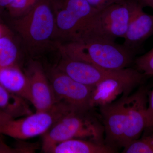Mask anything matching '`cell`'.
<instances>
[{"instance_id":"25","label":"cell","mask_w":153,"mask_h":153,"mask_svg":"<svg viewBox=\"0 0 153 153\" xmlns=\"http://www.w3.org/2000/svg\"><path fill=\"white\" fill-rule=\"evenodd\" d=\"M11 116L10 115L7 114L4 111H2L0 110V124L2 122L7 119V118L10 117Z\"/></svg>"},{"instance_id":"20","label":"cell","mask_w":153,"mask_h":153,"mask_svg":"<svg viewBox=\"0 0 153 153\" xmlns=\"http://www.w3.org/2000/svg\"><path fill=\"white\" fill-rule=\"evenodd\" d=\"M145 130L153 131V88L148 94V102L146 111V126Z\"/></svg>"},{"instance_id":"9","label":"cell","mask_w":153,"mask_h":153,"mask_svg":"<svg viewBox=\"0 0 153 153\" xmlns=\"http://www.w3.org/2000/svg\"><path fill=\"white\" fill-rule=\"evenodd\" d=\"M129 94L123 95L116 101L100 105L105 143L115 149L123 147L126 126L127 98Z\"/></svg>"},{"instance_id":"14","label":"cell","mask_w":153,"mask_h":153,"mask_svg":"<svg viewBox=\"0 0 153 153\" xmlns=\"http://www.w3.org/2000/svg\"><path fill=\"white\" fill-rule=\"evenodd\" d=\"M117 151L105 144L71 139L59 143L51 150V153H114Z\"/></svg>"},{"instance_id":"16","label":"cell","mask_w":153,"mask_h":153,"mask_svg":"<svg viewBox=\"0 0 153 153\" xmlns=\"http://www.w3.org/2000/svg\"><path fill=\"white\" fill-rule=\"evenodd\" d=\"M19 49L12 33L0 38V69L17 65Z\"/></svg>"},{"instance_id":"18","label":"cell","mask_w":153,"mask_h":153,"mask_svg":"<svg viewBox=\"0 0 153 153\" xmlns=\"http://www.w3.org/2000/svg\"><path fill=\"white\" fill-rule=\"evenodd\" d=\"M123 153H153V133L132 142L123 148Z\"/></svg>"},{"instance_id":"22","label":"cell","mask_w":153,"mask_h":153,"mask_svg":"<svg viewBox=\"0 0 153 153\" xmlns=\"http://www.w3.org/2000/svg\"><path fill=\"white\" fill-rule=\"evenodd\" d=\"M13 0H0V18L4 11Z\"/></svg>"},{"instance_id":"15","label":"cell","mask_w":153,"mask_h":153,"mask_svg":"<svg viewBox=\"0 0 153 153\" xmlns=\"http://www.w3.org/2000/svg\"><path fill=\"white\" fill-rule=\"evenodd\" d=\"M24 100L0 84V110L14 118L31 114V111Z\"/></svg>"},{"instance_id":"1","label":"cell","mask_w":153,"mask_h":153,"mask_svg":"<svg viewBox=\"0 0 153 153\" xmlns=\"http://www.w3.org/2000/svg\"><path fill=\"white\" fill-rule=\"evenodd\" d=\"M62 56L93 64L107 70L128 68L134 60V53L114 41L89 40L59 43Z\"/></svg>"},{"instance_id":"13","label":"cell","mask_w":153,"mask_h":153,"mask_svg":"<svg viewBox=\"0 0 153 153\" xmlns=\"http://www.w3.org/2000/svg\"><path fill=\"white\" fill-rule=\"evenodd\" d=\"M0 84L11 93L32 103L28 76L18 65L0 69Z\"/></svg>"},{"instance_id":"7","label":"cell","mask_w":153,"mask_h":153,"mask_svg":"<svg viewBox=\"0 0 153 153\" xmlns=\"http://www.w3.org/2000/svg\"><path fill=\"white\" fill-rule=\"evenodd\" d=\"M57 68L76 82L92 88L108 79L128 80L131 75V70L129 68L107 70L63 56Z\"/></svg>"},{"instance_id":"12","label":"cell","mask_w":153,"mask_h":153,"mask_svg":"<svg viewBox=\"0 0 153 153\" xmlns=\"http://www.w3.org/2000/svg\"><path fill=\"white\" fill-rule=\"evenodd\" d=\"M26 74L30 82L32 104L36 111H46L52 109L58 102L41 66L37 63H33Z\"/></svg>"},{"instance_id":"23","label":"cell","mask_w":153,"mask_h":153,"mask_svg":"<svg viewBox=\"0 0 153 153\" xmlns=\"http://www.w3.org/2000/svg\"><path fill=\"white\" fill-rule=\"evenodd\" d=\"M12 33L8 27L0 23V38Z\"/></svg>"},{"instance_id":"19","label":"cell","mask_w":153,"mask_h":153,"mask_svg":"<svg viewBox=\"0 0 153 153\" xmlns=\"http://www.w3.org/2000/svg\"><path fill=\"white\" fill-rule=\"evenodd\" d=\"M137 69L145 76H153V47L134 60Z\"/></svg>"},{"instance_id":"10","label":"cell","mask_w":153,"mask_h":153,"mask_svg":"<svg viewBox=\"0 0 153 153\" xmlns=\"http://www.w3.org/2000/svg\"><path fill=\"white\" fill-rule=\"evenodd\" d=\"M149 92L142 86L127 98L126 126L123 141V148L139 138L146 126V111Z\"/></svg>"},{"instance_id":"2","label":"cell","mask_w":153,"mask_h":153,"mask_svg":"<svg viewBox=\"0 0 153 153\" xmlns=\"http://www.w3.org/2000/svg\"><path fill=\"white\" fill-rule=\"evenodd\" d=\"M10 24L30 51L34 52L44 49L55 38L53 0H40L24 16L11 19Z\"/></svg>"},{"instance_id":"21","label":"cell","mask_w":153,"mask_h":153,"mask_svg":"<svg viewBox=\"0 0 153 153\" xmlns=\"http://www.w3.org/2000/svg\"><path fill=\"white\" fill-rule=\"evenodd\" d=\"M92 7L99 10L112 4L123 1V0H86Z\"/></svg>"},{"instance_id":"5","label":"cell","mask_w":153,"mask_h":153,"mask_svg":"<svg viewBox=\"0 0 153 153\" xmlns=\"http://www.w3.org/2000/svg\"><path fill=\"white\" fill-rule=\"evenodd\" d=\"M55 11V38L59 43L81 40L91 17L97 10L86 0H53Z\"/></svg>"},{"instance_id":"4","label":"cell","mask_w":153,"mask_h":153,"mask_svg":"<svg viewBox=\"0 0 153 153\" xmlns=\"http://www.w3.org/2000/svg\"><path fill=\"white\" fill-rule=\"evenodd\" d=\"M130 1H122L96 11L89 19L81 41H114L123 38L130 16Z\"/></svg>"},{"instance_id":"6","label":"cell","mask_w":153,"mask_h":153,"mask_svg":"<svg viewBox=\"0 0 153 153\" xmlns=\"http://www.w3.org/2000/svg\"><path fill=\"white\" fill-rule=\"evenodd\" d=\"M74 108L64 102H58L47 111H36L18 119L8 117L0 124V134L20 140L43 135L61 117Z\"/></svg>"},{"instance_id":"17","label":"cell","mask_w":153,"mask_h":153,"mask_svg":"<svg viewBox=\"0 0 153 153\" xmlns=\"http://www.w3.org/2000/svg\"><path fill=\"white\" fill-rule=\"evenodd\" d=\"M40 0H13L5 11L11 19L24 16L33 9Z\"/></svg>"},{"instance_id":"26","label":"cell","mask_w":153,"mask_h":153,"mask_svg":"<svg viewBox=\"0 0 153 153\" xmlns=\"http://www.w3.org/2000/svg\"><path fill=\"white\" fill-rule=\"evenodd\" d=\"M60 1H63V0H60Z\"/></svg>"},{"instance_id":"3","label":"cell","mask_w":153,"mask_h":153,"mask_svg":"<svg viewBox=\"0 0 153 153\" xmlns=\"http://www.w3.org/2000/svg\"><path fill=\"white\" fill-rule=\"evenodd\" d=\"M89 111L74 109L61 117L43 134L42 150L50 151L59 143L76 138H88L91 141L105 144L104 129Z\"/></svg>"},{"instance_id":"11","label":"cell","mask_w":153,"mask_h":153,"mask_svg":"<svg viewBox=\"0 0 153 153\" xmlns=\"http://www.w3.org/2000/svg\"><path fill=\"white\" fill-rule=\"evenodd\" d=\"M131 12L123 46L132 52L153 35V15L146 13L137 1H130Z\"/></svg>"},{"instance_id":"8","label":"cell","mask_w":153,"mask_h":153,"mask_svg":"<svg viewBox=\"0 0 153 153\" xmlns=\"http://www.w3.org/2000/svg\"><path fill=\"white\" fill-rule=\"evenodd\" d=\"M50 83L57 101L82 111H90L93 87L76 82L56 67L51 71Z\"/></svg>"},{"instance_id":"24","label":"cell","mask_w":153,"mask_h":153,"mask_svg":"<svg viewBox=\"0 0 153 153\" xmlns=\"http://www.w3.org/2000/svg\"><path fill=\"white\" fill-rule=\"evenodd\" d=\"M137 1L143 7L147 6L153 9V0H137Z\"/></svg>"}]
</instances>
